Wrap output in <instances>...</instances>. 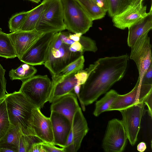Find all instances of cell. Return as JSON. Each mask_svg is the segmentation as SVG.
Listing matches in <instances>:
<instances>
[{
	"mask_svg": "<svg viewBox=\"0 0 152 152\" xmlns=\"http://www.w3.org/2000/svg\"><path fill=\"white\" fill-rule=\"evenodd\" d=\"M79 42L83 47V52L85 51L95 52L97 50L95 41L88 37L81 36Z\"/></svg>",
	"mask_w": 152,
	"mask_h": 152,
	"instance_id": "4dcf8cb0",
	"label": "cell"
},
{
	"mask_svg": "<svg viewBox=\"0 0 152 152\" xmlns=\"http://www.w3.org/2000/svg\"><path fill=\"white\" fill-rule=\"evenodd\" d=\"M107 11V7L106 0H96Z\"/></svg>",
	"mask_w": 152,
	"mask_h": 152,
	"instance_id": "b9f144b4",
	"label": "cell"
},
{
	"mask_svg": "<svg viewBox=\"0 0 152 152\" xmlns=\"http://www.w3.org/2000/svg\"><path fill=\"white\" fill-rule=\"evenodd\" d=\"M152 94L149 95L145 100L144 103L146 105L148 108V115L152 118Z\"/></svg>",
	"mask_w": 152,
	"mask_h": 152,
	"instance_id": "8d00e7d4",
	"label": "cell"
},
{
	"mask_svg": "<svg viewBox=\"0 0 152 152\" xmlns=\"http://www.w3.org/2000/svg\"><path fill=\"white\" fill-rule=\"evenodd\" d=\"M140 83L152 85V63L144 74Z\"/></svg>",
	"mask_w": 152,
	"mask_h": 152,
	"instance_id": "836d02e7",
	"label": "cell"
},
{
	"mask_svg": "<svg viewBox=\"0 0 152 152\" xmlns=\"http://www.w3.org/2000/svg\"><path fill=\"white\" fill-rule=\"evenodd\" d=\"M77 97L73 91L59 97L51 103V111L63 115L72 124L75 114L80 108Z\"/></svg>",
	"mask_w": 152,
	"mask_h": 152,
	"instance_id": "e0dca14e",
	"label": "cell"
},
{
	"mask_svg": "<svg viewBox=\"0 0 152 152\" xmlns=\"http://www.w3.org/2000/svg\"><path fill=\"white\" fill-rule=\"evenodd\" d=\"M118 94L115 90L111 89L107 92L100 100L97 101L93 114L98 116L103 112L109 111V109Z\"/></svg>",
	"mask_w": 152,
	"mask_h": 152,
	"instance_id": "d4e9b609",
	"label": "cell"
},
{
	"mask_svg": "<svg viewBox=\"0 0 152 152\" xmlns=\"http://www.w3.org/2000/svg\"><path fill=\"white\" fill-rule=\"evenodd\" d=\"M84 57L82 55L67 66L57 75L52 76L51 91L56 84L65 78L82 69L84 66Z\"/></svg>",
	"mask_w": 152,
	"mask_h": 152,
	"instance_id": "7402d4cb",
	"label": "cell"
},
{
	"mask_svg": "<svg viewBox=\"0 0 152 152\" xmlns=\"http://www.w3.org/2000/svg\"><path fill=\"white\" fill-rule=\"evenodd\" d=\"M43 142L39 138L34 135L22 134L20 141L18 152H29L33 145L35 143Z\"/></svg>",
	"mask_w": 152,
	"mask_h": 152,
	"instance_id": "f1b7e54d",
	"label": "cell"
},
{
	"mask_svg": "<svg viewBox=\"0 0 152 152\" xmlns=\"http://www.w3.org/2000/svg\"><path fill=\"white\" fill-rule=\"evenodd\" d=\"M152 93V85L141 83L138 79L135 86L130 92L124 95H118L109 111H119L144 102L147 97Z\"/></svg>",
	"mask_w": 152,
	"mask_h": 152,
	"instance_id": "30bf717a",
	"label": "cell"
},
{
	"mask_svg": "<svg viewBox=\"0 0 152 152\" xmlns=\"http://www.w3.org/2000/svg\"><path fill=\"white\" fill-rule=\"evenodd\" d=\"M0 56L6 58L16 57L12 41L8 34L2 31L0 28Z\"/></svg>",
	"mask_w": 152,
	"mask_h": 152,
	"instance_id": "484cf974",
	"label": "cell"
},
{
	"mask_svg": "<svg viewBox=\"0 0 152 152\" xmlns=\"http://www.w3.org/2000/svg\"><path fill=\"white\" fill-rule=\"evenodd\" d=\"M43 34L35 29L31 31L18 30L8 34L13 43L16 57L20 60Z\"/></svg>",
	"mask_w": 152,
	"mask_h": 152,
	"instance_id": "9a60e30c",
	"label": "cell"
},
{
	"mask_svg": "<svg viewBox=\"0 0 152 152\" xmlns=\"http://www.w3.org/2000/svg\"><path fill=\"white\" fill-rule=\"evenodd\" d=\"M83 34L81 33H76L74 34H69V37L75 42H79L80 37Z\"/></svg>",
	"mask_w": 152,
	"mask_h": 152,
	"instance_id": "ab89813d",
	"label": "cell"
},
{
	"mask_svg": "<svg viewBox=\"0 0 152 152\" xmlns=\"http://www.w3.org/2000/svg\"><path fill=\"white\" fill-rule=\"evenodd\" d=\"M143 0H132L129 5H133L139 4L141 1Z\"/></svg>",
	"mask_w": 152,
	"mask_h": 152,
	"instance_id": "7bdbcfd3",
	"label": "cell"
},
{
	"mask_svg": "<svg viewBox=\"0 0 152 152\" xmlns=\"http://www.w3.org/2000/svg\"><path fill=\"white\" fill-rule=\"evenodd\" d=\"M50 119L54 144L64 148L71 130V124L69 119L57 112L51 111Z\"/></svg>",
	"mask_w": 152,
	"mask_h": 152,
	"instance_id": "2e32d148",
	"label": "cell"
},
{
	"mask_svg": "<svg viewBox=\"0 0 152 152\" xmlns=\"http://www.w3.org/2000/svg\"><path fill=\"white\" fill-rule=\"evenodd\" d=\"M66 29L83 34L92 26L93 21L76 0H61Z\"/></svg>",
	"mask_w": 152,
	"mask_h": 152,
	"instance_id": "277c9868",
	"label": "cell"
},
{
	"mask_svg": "<svg viewBox=\"0 0 152 152\" xmlns=\"http://www.w3.org/2000/svg\"><path fill=\"white\" fill-rule=\"evenodd\" d=\"M75 73L69 75L55 85L51 92L48 101L50 103L73 91L75 86L77 84L75 76Z\"/></svg>",
	"mask_w": 152,
	"mask_h": 152,
	"instance_id": "d6986e66",
	"label": "cell"
},
{
	"mask_svg": "<svg viewBox=\"0 0 152 152\" xmlns=\"http://www.w3.org/2000/svg\"><path fill=\"white\" fill-rule=\"evenodd\" d=\"M45 8L35 29L43 34L55 33L66 29L61 0H44Z\"/></svg>",
	"mask_w": 152,
	"mask_h": 152,
	"instance_id": "5b68a950",
	"label": "cell"
},
{
	"mask_svg": "<svg viewBox=\"0 0 152 152\" xmlns=\"http://www.w3.org/2000/svg\"><path fill=\"white\" fill-rule=\"evenodd\" d=\"M54 33L43 34L23 55L20 61L32 66L43 64Z\"/></svg>",
	"mask_w": 152,
	"mask_h": 152,
	"instance_id": "7c38bea8",
	"label": "cell"
},
{
	"mask_svg": "<svg viewBox=\"0 0 152 152\" xmlns=\"http://www.w3.org/2000/svg\"><path fill=\"white\" fill-rule=\"evenodd\" d=\"M70 45L63 43L58 49L49 46L43 64L50 71L52 77L57 75L67 66L83 55V53L71 51Z\"/></svg>",
	"mask_w": 152,
	"mask_h": 152,
	"instance_id": "8992f818",
	"label": "cell"
},
{
	"mask_svg": "<svg viewBox=\"0 0 152 152\" xmlns=\"http://www.w3.org/2000/svg\"><path fill=\"white\" fill-rule=\"evenodd\" d=\"M146 9V5H144L143 1L136 5H129L122 12L112 18L114 26L123 30L128 28L148 14Z\"/></svg>",
	"mask_w": 152,
	"mask_h": 152,
	"instance_id": "4fadbf2b",
	"label": "cell"
},
{
	"mask_svg": "<svg viewBox=\"0 0 152 152\" xmlns=\"http://www.w3.org/2000/svg\"><path fill=\"white\" fill-rule=\"evenodd\" d=\"M88 130L87 121L80 107L74 116L66 143L63 148L64 152H77Z\"/></svg>",
	"mask_w": 152,
	"mask_h": 152,
	"instance_id": "8fae6325",
	"label": "cell"
},
{
	"mask_svg": "<svg viewBox=\"0 0 152 152\" xmlns=\"http://www.w3.org/2000/svg\"><path fill=\"white\" fill-rule=\"evenodd\" d=\"M51 88L52 81L47 75H34L23 81L19 91L40 110L48 101Z\"/></svg>",
	"mask_w": 152,
	"mask_h": 152,
	"instance_id": "3957f363",
	"label": "cell"
},
{
	"mask_svg": "<svg viewBox=\"0 0 152 152\" xmlns=\"http://www.w3.org/2000/svg\"><path fill=\"white\" fill-rule=\"evenodd\" d=\"M33 2H34L36 3H39L40 2L41 0H28Z\"/></svg>",
	"mask_w": 152,
	"mask_h": 152,
	"instance_id": "ee69618b",
	"label": "cell"
},
{
	"mask_svg": "<svg viewBox=\"0 0 152 152\" xmlns=\"http://www.w3.org/2000/svg\"><path fill=\"white\" fill-rule=\"evenodd\" d=\"M42 143L34 144L31 147L29 152H45L42 147Z\"/></svg>",
	"mask_w": 152,
	"mask_h": 152,
	"instance_id": "f35d334b",
	"label": "cell"
},
{
	"mask_svg": "<svg viewBox=\"0 0 152 152\" xmlns=\"http://www.w3.org/2000/svg\"><path fill=\"white\" fill-rule=\"evenodd\" d=\"M69 50L72 52H80L83 53V47L79 42H75L70 45L69 47Z\"/></svg>",
	"mask_w": 152,
	"mask_h": 152,
	"instance_id": "d590c367",
	"label": "cell"
},
{
	"mask_svg": "<svg viewBox=\"0 0 152 152\" xmlns=\"http://www.w3.org/2000/svg\"><path fill=\"white\" fill-rule=\"evenodd\" d=\"M55 145L47 142L42 143V147L45 152H64L63 148H59Z\"/></svg>",
	"mask_w": 152,
	"mask_h": 152,
	"instance_id": "e575fe53",
	"label": "cell"
},
{
	"mask_svg": "<svg viewBox=\"0 0 152 152\" xmlns=\"http://www.w3.org/2000/svg\"><path fill=\"white\" fill-rule=\"evenodd\" d=\"M45 8L44 0L38 5L29 11L25 20L18 30L31 31L35 29L36 25Z\"/></svg>",
	"mask_w": 152,
	"mask_h": 152,
	"instance_id": "603a6c76",
	"label": "cell"
},
{
	"mask_svg": "<svg viewBox=\"0 0 152 152\" xmlns=\"http://www.w3.org/2000/svg\"><path fill=\"white\" fill-rule=\"evenodd\" d=\"M93 20L101 19L107 11L96 0H76Z\"/></svg>",
	"mask_w": 152,
	"mask_h": 152,
	"instance_id": "44dd1931",
	"label": "cell"
},
{
	"mask_svg": "<svg viewBox=\"0 0 152 152\" xmlns=\"http://www.w3.org/2000/svg\"><path fill=\"white\" fill-rule=\"evenodd\" d=\"M31 125L35 136L39 138L43 142L54 144L50 118L45 116L40 110L37 108H34L32 110Z\"/></svg>",
	"mask_w": 152,
	"mask_h": 152,
	"instance_id": "5bb4252c",
	"label": "cell"
},
{
	"mask_svg": "<svg viewBox=\"0 0 152 152\" xmlns=\"http://www.w3.org/2000/svg\"><path fill=\"white\" fill-rule=\"evenodd\" d=\"M146 148L145 143L144 142H140L137 145V149L138 151L143 152L145 151Z\"/></svg>",
	"mask_w": 152,
	"mask_h": 152,
	"instance_id": "60d3db41",
	"label": "cell"
},
{
	"mask_svg": "<svg viewBox=\"0 0 152 152\" xmlns=\"http://www.w3.org/2000/svg\"><path fill=\"white\" fill-rule=\"evenodd\" d=\"M28 12L29 11L21 12L14 15L10 18L8 25L10 32H13L19 30Z\"/></svg>",
	"mask_w": 152,
	"mask_h": 152,
	"instance_id": "f546056e",
	"label": "cell"
},
{
	"mask_svg": "<svg viewBox=\"0 0 152 152\" xmlns=\"http://www.w3.org/2000/svg\"><path fill=\"white\" fill-rule=\"evenodd\" d=\"M5 71L0 64V99L5 97L8 94L6 91V80L4 76Z\"/></svg>",
	"mask_w": 152,
	"mask_h": 152,
	"instance_id": "1f68e13d",
	"label": "cell"
},
{
	"mask_svg": "<svg viewBox=\"0 0 152 152\" xmlns=\"http://www.w3.org/2000/svg\"><path fill=\"white\" fill-rule=\"evenodd\" d=\"M148 34L141 36L131 47L130 58L136 64L140 83L144 74L152 63L151 46Z\"/></svg>",
	"mask_w": 152,
	"mask_h": 152,
	"instance_id": "9c48e42d",
	"label": "cell"
},
{
	"mask_svg": "<svg viewBox=\"0 0 152 152\" xmlns=\"http://www.w3.org/2000/svg\"></svg>",
	"mask_w": 152,
	"mask_h": 152,
	"instance_id": "f6af8a7d",
	"label": "cell"
},
{
	"mask_svg": "<svg viewBox=\"0 0 152 152\" xmlns=\"http://www.w3.org/2000/svg\"><path fill=\"white\" fill-rule=\"evenodd\" d=\"M77 80V85H82L86 82L88 77V75L87 71L80 70L75 74Z\"/></svg>",
	"mask_w": 152,
	"mask_h": 152,
	"instance_id": "d6a6232c",
	"label": "cell"
},
{
	"mask_svg": "<svg viewBox=\"0 0 152 152\" xmlns=\"http://www.w3.org/2000/svg\"><path fill=\"white\" fill-rule=\"evenodd\" d=\"M69 35L67 33L61 31V37L63 43L70 45L75 41L69 38Z\"/></svg>",
	"mask_w": 152,
	"mask_h": 152,
	"instance_id": "74e56055",
	"label": "cell"
},
{
	"mask_svg": "<svg viewBox=\"0 0 152 152\" xmlns=\"http://www.w3.org/2000/svg\"><path fill=\"white\" fill-rule=\"evenodd\" d=\"M145 105L141 102L119 111L122 115V121L127 139L132 146L137 139L142 118L146 112Z\"/></svg>",
	"mask_w": 152,
	"mask_h": 152,
	"instance_id": "ba28073f",
	"label": "cell"
},
{
	"mask_svg": "<svg viewBox=\"0 0 152 152\" xmlns=\"http://www.w3.org/2000/svg\"><path fill=\"white\" fill-rule=\"evenodd\" d=\"M129 57L127 54L99 59L86 70L88 76L76 94L83 111L106 93L124 76Z\"/></svg>",
	"mask_w": 152,
	"mask_h": 152,
	"instance_id": "6da1fadb",
	"label": "cell"
},
{
	"mask_svg": "<svg viewBox=\"0 0 152 152\" xmlns=\"http://www.w3.org/2000/svg\"><path fill=\"white\" fill-rule=\"evenodd\" d=\"M127 138L122 120L113 118L108 123L102 141L106 152H121L126 147Z\"/></svg>",
	"mask_w": 152,
	"mask_h": 152,
	"instance_id": "52a82bcc",
	"label": "cell"
},
{
	"mask_svg": "<svg viewBox=\"0 0 152 152\" xmlns=\"http://www.w3.org/2000/svg\"><path fill=\"white\" fill-rule=\"evenodd\" d=\"M5 99L11 124L19 127L24 135L35 136L31 121L32 110L37 107L19 91L7 94Z\"/></svg>",
	"mask_w": 152,
	"mask_h": 152,
	"instance_id": "7a4b0ae2",
	"label": "cell"
},
{
	"mask_svg": "<svg viewBox=\"0 0 152 152\" xmlns=\"http://www.w3.org/2000/svg\"><path fill=\"white\" fill-rule=\"evenodd\" d=\"M23 134L19 127L11 125L5 135L0 140V148H7L13 152H18L20 138Z\"/></svg>",
	"mask_w": 152,
	"mask_h": 152,
	"instance_id": "ffe728a7",
	"label": "cell"
},
{
	"mask_svg": "<svg viewBox=\"0 0 152 152\" xmlns=\"http://www.w3.org/2000/svg\"><path fill=\"white\" fill-rule=\"evenodd\" d=\"M132 0H106L107 12L112 18L124 10L130 4Z\"/></svg>",
	"mask_w": 152,
	"mask_h": 152,
	"instance_id": "83f0119b",
	"label": "cell"
},
{
	"mask_svg": "<svg viewBox=\"0 0 152 152\" xmlns=\"http://www.w3.org/2000/svg\"><path fill=\"white\" fill-rule=\"evenodd\" d=\"M128 28L129 31L127 43L129 46L131 47L140 37L146 33H148L152 29V7H151L150 11L146 16Z\"/></svg>",
	"mask_w": 152,
	"mask_h": 152,
	"instance_id": "ac0fdd59",
	"label": "cell"
},
{
	"mask_svg": "<svg viewBox=\"0 0 152 152\" xmlns=\"http://www.w3.org/2000/svg\"><path fill=\"white\" fill-rule=\"evenodd\" d=\"M11 125L5 97L0 99V140L5 135Z\"/></svg>",
	"mask_w": 152,
	"mask_h": 152,
	"instance_id": "4316f807",
	"label": "cell"
},
{
	"mask_svg": "<svg viewBox=\"0 0 152 152\" xmlns=\"http://www.w3.org/2000/svg\"><path fill=\"white\" fill-rule=\"evenodd\" d=\"M37 72V69L33 66L24 63L16 69H11L9 76L12 80H19L23 81L34 76Z\"/></svg>",
	"mask_w": 152,
	"mask_h": 152,
	"instance_id": "cb8c5ba5",
	"label": "cell"
}]
</instances>
